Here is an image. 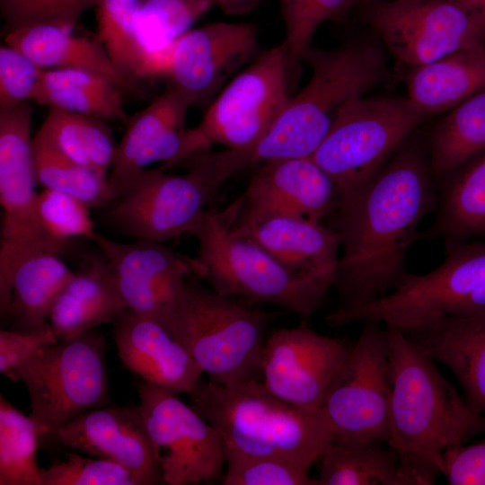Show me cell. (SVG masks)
<instances>
[{
	"label": "cell",
	"instance_id": "obj_1",
	"mask_svg": "<svg viewBox=\"0 0 485 485\" xmlns=\"http://www.w3.org/2000/svg\"><path fill=\"white\" fill-rule=\"evenodd\" d=\"M437 202L427 137L418 130L374 177L339 192L327 218L340 251L332 283L338 305L331 313L366 304L402 284L419 224Z\"/></svg>",
	"mask_w": 485,
	"mask_h": 485
},
{
	"label": "cell",
	"instance_id": "obj_2",
	"mask_svg": "<svg viewBox=\"0 0 485 485\" xmlns=\"http://www.w3.org/2000/svg\"><path fill=\"white\" fill-rule=\"evenodd\" d=\"M391 382L390 437L410 485H431L446 450L485 432V416L440 373L435 360L398 328L385 325Z\"/></svg>",
	"mask_w": 485,
	"mask_h": 485
},
{
	"label": "cell",
	"instance_id": "obj_3",
	"mask_svg": "<svg viewBox=\"0 0 485 485\" xmlns=\"http://www.w3.org/2000/svg\"><path fill=\"white\" fill-rule=\"evenodd\" d=\"M303 59L311 68L309 81L289 98L268 132L242 150L245 164L311 156L343 106L389 75L384 46L374 32L332 48L311 47Z\"/></svg>",
	"mask_w": 485,
	"mask_h": 485
},
{
	"label": "cell",
	"instance_id": "obj_4",
	"mask_svg": "<svg viewBox=\"0 0 485 485\" xmlns=\"http://www.w3.org/2000/svg\"><path fill=\"white\" fill-rule=\"evenodd\" d=\"M189 396L191 406L220 433L225 453L279 456L311 468L334 439L322 410L297 408L260 380L235 385L200 380Z\"/></svg>",
	"mask_w": 485,
	"mask_h": 485
},
{
	"label": "cell",
	"instance_id": "obj_5",
	"mask_svg": "<svg viewBox=\"0 0 485 485\" xmlns=\"http://www.w3.org/2000/svg\"><path fill=\"white\" fill-rule=\"evenodd\" d=\"M242 202V195L222 211L207 209L190 230L198 241L195 260L200 278L223 295L310 318L324 304L332 283L293 273L260 245L234 233L232 225Z\"/></svg>",
	"mask_w": 485,
	"mask_h": 485
},
{
	"label": "cell",
	"instance_id": "obj_6",
	"mask_svg": "<svg viewBox=\"0 0 485 485\" xmlns=\"http://www.w3.org/2000/svg\"><path fill=\"white\" fill-rule=\"evenodd\" d=\"M190 276L163 326L209 381L235 385L260 380L265 331L278 313L251 308L202 286L198 277Z\"/></svg>",
	"mask_w": 485,
	"mask_h": 485
},
{
	"label": "cell",
	"instance_id": "obj_7",
	"mask_svg": "<svg viewBox=\"0 0 485 485\" xmlns=\"http://www.w3.org/2000/svg\"><path fill=\"white\" fill-rule=\"evenodd\" d=\"M445 254L437 268L409 273L387 295L346 312H330L327 324L340 328L375 321L408 331L445 316L485 314V241L446 247Z\"/></svg>",
	"mask_w": 485,
	"mask_h": 485
},
{
	"label": "cell",
	"instance_id": "obj_8",
	"mask_svg": "<svg viewBox=\"0 0 485 485\" xmlns=\"http://www.w3.org/2000/svg\"><path fill=\"white\" fill-rule=\"evenodd\" d=\"M105 349L104 337L93 329L40 349L5 375L26 386L40 436L54 437L82 412L109 405Z\"/></svg>",
	"mask_w": 485,
	"mask_h": 485
},
{
	"label": "cell",
	"instance_id": "obj_9",
	"mask_svg": "<svg viewBox=\"0 0 485 485\" xmlns=\"http://www.w3.org/2000/svg\"><path fill=\"white\" fill-rule=\"evenodd\" d=\"M427 118L408 97L355 98L310 157L339 192L355 189L374 177Z\"/></svg>",
	"mask_w": 485,
	"mask_h": 485
},
{
	"label": "cell",
	"instance_id": "obj_10",
	"mask_svg": "<svg viewBox=\"0 0 485 485\" xmlns=\"http://www.w3.org/2000/svg\"><path fill=\"white\" fill-rule=\"evenodd\" d=\"M32 110L28 101L0 110V203L3 209L0 242V313L5 322L13 274L28 257L63 254L69 244L48 238L37 215L38 185L30 137Z\"/></svg>",
	"mask_w": 485,
	"mask_h": 485
},
{
	"label": "cell",
	"instance_id": "obj_11",
	"mask_svg": "<svg viewBox=\"0 0 485 485\" xmlns=\"http://www.w3.org/2000/svg\"><path fill=\"white\" fill-rule=\"evenodd\" d=\"M288 61L282 45L261 54L220 92L200 123L186 129L180 157L212 145L243 149L256 144L287 105Z\"/></svg>",
	"mask_w": 485,
	"mask_h": 485
},
{
	"label": "cell",
	"instance_id": "obj_12",
	"mask_svg": "<svg viewBox=\"0 0 485 485\" xmlns=\"http://www.w3.org/2000/svg\"><path fill=\"white\" fill-rule=\"evenodd\" d=\"M363 329L332 379L322 411L334 438L387 445L391 382L388 334L380 322Z\"/></svg>",
	"mask_w": 485,
	"mask_h": 485
},
{
	"label": "cell",
	"instance_id": "obj_13",
	"mask_svg": "<svg viewBox=\"0 0 485 485\" xmlns=\"http://www.w3.org/2000/svg\"><path fill=\"white\" fill-rule=\"evenodd\" d=\"M139 410L165 484L216 480L225 463L218 430L176 392L137 384Z\"/></svg>",
	"mask_w": 485,
	"mask_h": 485
},
{
	"label": "cell",
	"instance_id": "obj_14",
	"mask_svg": "<svg viewBox=\"0 0 485 485\" xmlns=\"http://www.w3.org/2000/svg\"><path fill=\"white\" fill-rule=\"evenodd\" d=\"M181 175L162 167L143 169L106 207L105 220L116 232L165 242L190 233L215 193L191 168Z\"/></svg>",
	"mask_w": 485,
	"mask_h": 485
},
{
	"label": "cell",
	"instance_id": "obj_15",
	"mask_svg": "<svg viewBox=\"0 0 485 485\" xmlns=\"http://www.w3.org/2000/svg\"><path fill=\"white\" fill-rule=\"evenodd\" d=\"M363 19L393 57L410 68L485 46L476 22L449 0L365 4Z\"/></svg>",
	"mask_w": 485,
	"mask_h": 485
},
{
	"label": "cell",
	"instance_id": "obj_16",
	"mask_svg": "<svg viewBox=\"0 0 485 485\" xmlns=\"http://www.w3.org/2000/svg\"><path fill=\"white\" fill-rule=\"evenodd\" d=\"M258 48L255 27L217 22L189 30L169 44L148 50L144 78L165 77L195 103L211 96Z\"/></svg>",
	"mask_w": 485,
	"mask_h": 485
},
{
	"label": "cell",
	"instance_id": "obj_17",
	"mask_svg": "<svg viewBox=\"0 0 485 485\" xmlns=\"http://www.w3.org/2000/svg\"><path fill=\"white\" fill-rule=\"evenodd\" d=\"M349 349L342 340L322 335L304 322L276 329L265 340L261 382L278 398L319 411Z\"/></svg>",
	"mask_w": 485,
	"mask_h": 485
},
{
	"label": "cell",
	"instance_id": "obj_18",
	"mask_svg": "<svg viewBox=\"0 0 485 485\" xmlns=\"http://www.w3.org/2000/svg\"><path fill=\"white\" fill-rule=\"evenodd\" d=\"M92 241L110 268L125 307L163 325L185 279L201 276L195 258L183 257L163 242L137 240L125 243L99 233Z\"/></svg>",
	"mask_w": 485,
	"mask_h": 485
},
{
	"label": "cell",
	"instance_id": "obj_19",
	"mask_svg": "<svg viewBox=\"0 0 485 485\" xmlns=\"http://www.w3.org/2000/svg\"><path fill=\"white\" fill-rule=\"evenodd\" d=\"M54 438L73 451L120 464L138 485L165 484L138 406L86 410L60 428Z\"/></svg>",
	"mask_w": 485,
	"mask_h": 485
},
{
	"label": "cell",
	"instance_id": "obj_20",
	"mask_svg": "<svg viewBox=\"0 0 485 485\" xmlns=\"http://www.w3.org/2000/svg\"><path fill=\"white\" fill-rule=\"evenodd\" d=\"M232 228L293 273L333 283L340 243L330 226L301 216L251 213L240 208Z\"/></svg>",
	"mask_w": 485,
	"mask_h": 485
},
{
	"label": "cell",
	"instance_id": "obj_21",
	"mask_svg": "<svg viewBox=\"0 0 485 485\" xmlns=\"http://www.w3.org/2000/svg\"><path fill=\"white\" fill-rule=\"evenodd\" d=\"M241 209L278 213L313 222L327 219L339 198L334 181L310 156L263 163L250 180Z\"/></svg>",
	"mask_w": 485,
	"mask_h": 485
},
{
	"label": "cell",
	"instance_id": "obj_22",
	"mask_svg": "<svg viewBox=\"0 0 485 485\" xmlns=\"http://www.w3.org/2000/svg\"><path fill=\"white\" fill-rule=\"evenodd\" d=\"M192 104L190 95L172 86L128 121L109 177L115 198L150 163L163 161L165 171L175 165L186 132L185 117Z\"/></svg>",
	"mask_w": 485,
	"mask_h": 485
},
{
	"label": "cell",
	"instance_id": "obj_23",
	"mask_svg": "<svg viewBox=\"0 0 485 485\" xmlns=\"http://www.w3.org/2000/svg\"><path fill=\"white\" fill-rule=\"evenodd\" d=\"M112 324L122 363L141 380L176 393L195 390L201 368L160 322L125 308Z\"/></svg>",
	"mask_w": 485,
	"mask_h": 485
},
{
	"label": "cell",
	"instance_id": "obj_24",
	"mask_svg": "<svg viewBox=\"0 0 485 485\" xmlns=\"http://www.w3.org/2000/svg\"><path fill=\"white\" fill-rule=\"evenodd\" d=\"M402 332L453 373L466 401L485 416V314L445 316Z\"/></svg>",
	"mask_w": 485,
	"mask_h": 485
},
{
	"label": "cell",
	"instance_id": "obj_25",
	"mask_svg": "<svg viewBox=\"0 0 485 485\" xmlns=\"http://www.w3.org/2000/svg\"><path fill=\"white\" fill-rule=\"evenodd\" d=\"M435 178L438 194L436 216L419 232V241L439 239L445 248L485 241V151Z\"/></svg>",
	"mask_w": 485,
	"mask_h": 485
},
{
	"label": "cell",
	"instance_id": "obj_26",
	"mask_svg": "<svg viewBox=\"0 0 485 485\" xmlns=\"http://www.w3.org/2000/svg\"><path fill=\"white\" fill-rule=\"evenodd\" d=\"M4 40L43 68L93 72L109 78L122 90L132 91L136 85L135 80L114 65L97 38L77 37L61 26L38 23L7 32Z\"/></svg>",
	"mask_w": 485,
	"mask_h": 485
},
{
	"label": "cell",
	"instance_id": "obj_27",
	"mask_svg": "<svg viewBox=\"0 0 485 485\" xmlns=\"http://www.w3.org/2000/svg\"><path fill=\"white\" fill-rule=\"evenodd\" d=\"M408 99L427 117L451 110L485 89V46L460 49L410 69Z\"/></svg>",
	"mask_w": 485,
	"mask_h": 485
},
{
	"label": "cell",
	"instance_id": "obj_28",
	"mask_svg": "<svg viewBox=\"0 0 485 485\" xmlns=\"http://www.w3.org/2000/svg\"><path fill=\"white\" fill-rule=\"evenodd\" d=\"M108 263L97 261L75 272L57 297L48 322L58 341L102 323H112L125 309Z\"/></svg>",
	"mask_w": 485,
	"mask_h": 485
},
{
	"label": "cell",
	"instance_id": "obj_29",
	"mask_svg": "<svg viewBox=\"0 0 485 485\" xmlns=\"http://www.w3.org/2000/svg\"><path fill=\"white\" fill-rule=\"evenodd\" d=\"M74 273L55 253L40 252L22 260L12 281L5 321L11 330L39 332L47 329L52 306Z\"/></svg>",
	"mask_w": 485,
	"mask_h": 485
},
{
	"label": "cell",
	"instance_id": "obj_30",
	"mask_svg": "<svg viewBox=\"0 0 485 485\" xmlns=\"http://www.w3.org/2000/svg\"><path fill=\"white\" fill-rule=\"evenodd\" d=\"M121 90L109 78L93 72L71 69H44L31 100L97 118L125 122Z\"/></svg>",
	"mask_w": 485,
	"mask_h": 485
},
{
	"label": "cell",
	"instance_id": "obj_31",
	"mask_svg": "<svg viewBox=\"0 0 485 485\" xmlns=\"http://www.w3.org/2000/svg\"><path fill=\"white\" fill-rule=\"evenodd\" d=\"M317 461L320 485H408L399 454L383 444L334 438Z\"/></svg>",
	"mask_w": 485,
	"mask_h": 485
},
{
	"label": "cell",
	"instance_id": "obj_32",
	"mask_svg": "<svg viewBox=\"0 0 485 485\" xmlns=\"http://www.w3.org/2000/svg\"><path fill=\"white\" fill-rule=\"evenodd\" d=\"M37 135L75 163L107 176L116 147L112 132L104 120L49 107Z\"/></svg>",
	"mask_w": 485,
	"mask_h": 485
},
{
	"label": "cell",
	"instance_id": "obj_33",
	"mask_svg": "<svg viewBox=\"0 0 485 485\" xmlns=\"http://www.w3.org/2000/svg\"><path fill=\"white\" fill-rule=\"evenodd\" d=\"M435 175L485 151V89L451 110L427 137Z\"/></svg>",
	"mask_w": 485,
	"mask_h": 485
},
{
	"label": "cell",
	"instance_id": "obj_34",
	"mask_svg": "<svg viewBox=\"0 0 485 485\" xmlns=\"http://www.w3.org/2000/svg\"><path fill=\"white\" fill-rule=\"evenodd\" d=\"M31 146L38 185L72 195L90 208H106L116 198L107 176L68 159L37 134Z\"/></svg>",
	"mask_w": 485,
	"mask_h": 485
},
{
	"label": "cell",
	"instance_id": "obj_35",
	"mask_svg": "<svg viewBox=\"0 0 485 485\" xmlns=\"http://www.w3.org/2000/svg\"><path fill=\"white\" fill-rule=\"evenodd\" d=\"M40 433L31 416L0 396V485H42L36 460Z\"/></svg>",
	"mask_w": 485,
	"mask_h": 485
},
{
	"label": "cell",
	"instance_id": "obj_36",
	"mask_svg": "<svg viewBox=\"0 0 485 485\" xmlns=\"http://www.w3.org/2000/svg\"><path fill=\"white\" fill-rule=\"evenodd\" d=\"M141 0H97V39L114 65L128 77L144 78L148 49L141 43L135 20Z\"/></svg>",
	"mask_w": 485,
	"mask_h": 485
},
{
	"label": "cell",
	"instance_id": "obj_37",
	"mask_svg": "<svg viewBox=\"0 0 485 485\" xmlns=\"http://www.w3.org/2000/svg\"><path fill=\"white\" fill-rule=\"evenodd\" d=\"M212 6L211 0H141L135 20L138 39L148 50L162 48Z\"/></svg>",
	"mask_w": 485,
	"mask_h": 485
},
{
	"label": "cell",
	"instance_id": "obj_38",
	"mask_svg": "<svg viewBox=\"0 0 485 485\" xmlns=\"http://www.w3.org/2000/svg\"><path fill=\"white\" fill-rule=\"evenodd\" d=\"M225 454L224 485H320L310 477V467L287 458Z\"/></svg>",
	"mask_w": 485,
	"mask_h": 485
},
{
	"label": "cell",
	"instance_id": "obj_39",
	"mask_svg": "<svg viewBox=\"0 0 485 485\" xmlns=\"http://www.w3.org/2000/svg\"><path fill=\"white\" fill-rule=\"evenodd\" d=\"M353 4L352 0H281L288 65L301 61L318 28Z\"/></svg>",
	"mask_w": 485,
	"mask_h": 485
},
{
	"label": "cell",
	"instance_id": "obj_40",
	"mask_svg": "<svg viewBox=\"0 0 485 485\" xmlns=\"http://www.w3.org/2000/svg\"><path fill=\"white\" fill-rule=\"evenodd\" d=\"M37 215L46 235L60 243L69 244L76 237L93 240L97 233L90 207L65 192L43 189L38 194Z\"/></svg>",
	"mask_w": 485,
	"mask_h": 485
},
{
	"label": "cell",
	"instance_id": "obj_41",
	"mask_svg": "<svg viewBox=\"0 0 485 485\" xmlns=\"http://www.w3.org/2000/svg\"><path fill=\"white\" fill-rule=\"evenodd\" d=\"M42 485H138L120 464L103 458H90L76 451L48 469H42Z\"/></svg>",
	"mask_w": 485,
	"mask_h": 485
},
{
	"label": "cell",
	"instance_id": "obj_42",
	"mask_svg": "<svg viewBox=\"0 0 485 485\" xmlns=\"http://www.w3.org/2000/svg\"><path fill=\"white\" fill-rule=\"evenodd\" d=\"M97 0H0L6 31L38 23L72 31L81 13Z\"/></svg>",
	"mask_w": 485,
	"mask_h": 485
},
{
	"label": "cell",
	"instance_id": "obj_43",
	"mask_svg": "<svg viewBox=\"0 0 485 485\" xmlns=\"http://www.w3.org/2000/svg\"><path fill=\"white\" fill-rule=\"evenodd\" d=\"M45 68L18 49L0 48V110L18 106L31 100Z\"/></svg>",
	"mask_w": 485,
	"mask_h": 485
},
{
	"label": "cell",
	"instance_id": "obj_44",
	"mask_svg": "<svg viewBox=\"0 0 485 485\" xmlns=\"http://www.w3.org/2000/svg\"><path fill=\"white\" fill-rule=\"evenodd\" d=\"M58 341L49 325L39 332L0 331V373L4 376L28 361L40 349Z\"/></svg>",
	"mask_w": 485,
	"mask_h": 485
},
{
	"label": "cell",
	"instance_id": "obj_45",
	"mask_svg": "<svg viewBox=\"0 0 485 485\" xmlns=\"http://www.w3.org/2000/svg\"><path fill=\"white\" fill-rule=\"evenodd\" d=\"M443 475L450 485H485V441L446 450Z\"/></svg>",
	"mask_w": 485,
	"mask_h": 485
},
{
	"label": "cell",
	"instance_id": "obj_46",
	"mask_svg": "<svg viewBox=\"0 0 485 485\" xmlns=\"http://www.w3.org/2000/svg\"><path fill=\"white\" fill-rule=\"evenodd\" d=\"M466 13L476 22L485 37V0H449Z\"/></svg>",
	"mask_w": 485,
	"mask_h": 485
},
{
	"label": "cell",
	"instance_id": "obj_47",
	"mask_svg": "<svg viewBox=\"0 0 485 485\" xmlns=\"http://www.w3.org/2000/svg\"><path fill=\"white\" fill-rule=\"evenodd\" d=\"M213 5H217L226 14H237L248 12L256 0H211Z\"/></svg>",
	"mask_w": 485,
	"mask_h": 485
},
{
	"label": "cell",
	"instance_id": "obj_48",
	"mask_svg": "<svg viewBox=\"0 0 485 485\" xmlns=\"http://www.w3.org/2000/svg\"><path fill=\"white\" fill-rule=\"evenodd\" d=\"M392 1H417V0H352V3L365 4L392 2Z\"/></svg>",
	"mask_w": 485,
	"mask_h": 485
}]
</instances>
